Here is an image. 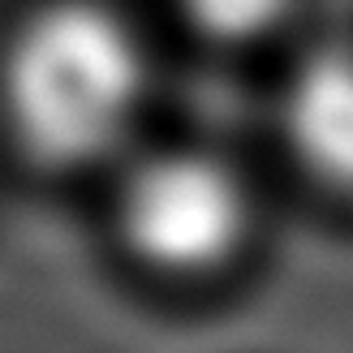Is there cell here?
<instances>
[{
    "label": "cell",
    "mask_w": 353,
    "mask_h": 353,
    "mask_svg": "<svg viewBox=\"0 0 353 353\" xmlns=\"http://www.w3.org/2000/svg\"><path fill=\"white\" fill-rule=\"evenodd\" d=\"M147 99V43L99 0L34 9L0 57L5 125L43 168H95L125 155Z\"/></svg>",
    "instance_id": "cell-1"
},
{
    "label": "cell",
    "mask_w": 353,
    "mask_h": 353,
    "mask_svg": "<svg viewBox=\"0 0 353 353\" xmlns=\"http://www.w3.org/2000/svg\"><path fill=\"white\" fill-rule=\"evenodd\" d=\"M117 233L155 276H216L254 233L250 181L207 147L134 151L117 181Z\"/></svg>",
    "instance_id": "cell-2"
},
{
    "label": "cell",
    "mask_w": 353,
    "mask_h": 353,
    "mask_svg": "<svg viewBox=\"0 0 353 353\" xmlns=\"http://www.w3.org/2000/svg\"><path fill=\"white\" fill-rule=\"evenodd\" d=\"M280 138L319 185L353 194V43L327 39L293 61L280 91Z\"/></svg>",
    "instance_id": "cell-3"
},
{
    "label": "cell",
    "mask_w": 353,
    "mask_h": 353,
    "mask_svg": "<svg viewBox=\"0 0 353 353\" xmlns=\"http://www.w3.org/2000/svg\"><path fill=\"white\" fill-rule=\"evenodd\" d=\"M297 0H172L176 17L199 34V39L224 43V48H241V43H259L276 34L289 22Z\"/></svg>",
    "instance_id": "cell-4"
}]
</instances>
